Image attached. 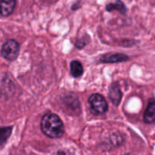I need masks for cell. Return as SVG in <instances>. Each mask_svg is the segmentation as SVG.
Instances as JSON below:
<instances>
[{
	"label": "cell",
	"instance_id": "6da1fadb",
	"mask_svg": "<svg viewBox=\"0 0 155 155\" xmlns=\"http://www.w3.org/2000/svg\"><path fill=\"white\" fill-rule=\"evenodd\" d=\"M41 130L48 137L57 139L63 136L64 133V127L61 120L58 115L48 113L42 118Z\"/></svg>",
	"mask_w": 155,
	"mask_h": 155
},
{
	"label": "cell",
	"instance_id": "7a4b0ae2",
	"mask_svg": "<svg viewBox=\"0 0 155 155\" xmlns=\"http://www.w3.org/2000/svg\"><path fill=\"white\" fill-rule=\"evenodd\" d=\"M19 44L14 39H9L3 44L1 53L4 58L8 61H15L19 54Z\"/></svg>",
	"mask_w": 155,
	"mask_h": 155
},
{
	"label": "cell",
	"instance_id": "3957f363",
	"mask_svg": "<svg viewBox=\"0 0 155 155\" xmlns=\"http://www.w3.org/2000/svg\"><path fill=\"white\" fill-rule=\"evenodd\" d=\"M92 111L97 114H104L107 111L108 106L105 98L100 94H93L89 98Z\"/></svg>",
	"mask_w": 155,
	"mask_h": 155
},
{
	"label": "cell",
	"instance_id": "277c9868",
	"mask_svg": "<svg viewBox=\"0 0 155 155\" xmlns=\"http://www.w3.org/2000/svg\"><path fill=\"white\" fill-rule=\"evenodd\" d=\"M16 0H0V15L8 16L15 10Z\"/></svg>",
	"mask_w": 155,
	"mask_h": 155
},
{
	"label": "cell",
	"instance_id": "5b68a950",
	"mask_svg": "<svg viewBox=\"0 0 155 155\" xmlns=\"http://www.w3.org/2000/svg\"><path fill=\"white\" fill-rule=\"evenodd\" d=\"M109 98L114 105L117 106L122 98V92L117 83H112L109 88Z\"/></svg>",
	"mask_w": 155,
	"mask_h": 155
},
{
	"label": "cell",
	"instance_id": "8992f818",
	"mask_svg": "<svg viewBox=\"0 0 155 155\" xmlns=\"http://www.w3.org/2000/svg\"><path fill=\"white\" fill-rule=\"evenodd\" d=\"M128 56L124 54H104L100 58V61L102 63H117V62L125 61L128 59Z\"/></svg>",
	"mask_w": 155,
	"mask_h": 155
},
{
	"label": "cell",
	"instance_id": "52a82bcc",
	"mask_svg": "<svg viewBox=\"0 0 155 155\" xmlns=\"http://www.w3.org/2000/svg\"><path fill=\"white\" fill-rule=\"evenodd\" d=\"M144 121L146 124H152L155 121V100H150L144 114Z\"/></svg>",
	"mask_w": 155,
	"mask_h": 155
},
{
	"label": "cell",
	"instance_id": "ba28073f",
	"mask_svg": "<svg viewBox=\"0 0 155 155\" xmlns=\"http://www.w3.org/2000/svg\"><path fill=\"white\" fill-rule=\"evenodd\" d=\"M71 75L75 78H78L83 74V68L81 63L78 61H73L71 63Z\"/></svg>",
	"mask_w": 155,
	"mask_h": 155
},
{
	"label": "cell",
	"instance_id": "9c48e42d",
	"mask_svg": "<svg viewBox=\"0 0 155 155\" xmlns=\"http://www.w3.org/2000/svg\"><path fill=\"white\" fill-rule=\"evenodd\" d=\"M106 9L108 12H112L114 10H117L122 14H125L126 11H127V8H126L124 3L122 2L119 1V0H117L115 3H110V4L107 5Z\"/></svg>",
	"mask_w": 155,
	"mask_h": 155
},
{
	"label": "cell",
	"instance_id": "30bf717a",
	"mask_svg": "<svg viewBox=\"0 0 155 155\" xmlns=\"http://www.w3.org/2000/svg\"><path fill=\"white\" fill-rule=\"evenodd\" d=\"M12 127H2L0 128V145H2L7 142L8 139L12 134Z\"/></svg>",
	"mask_w": 155,
	"mask_h": 155
}]
</instances>
